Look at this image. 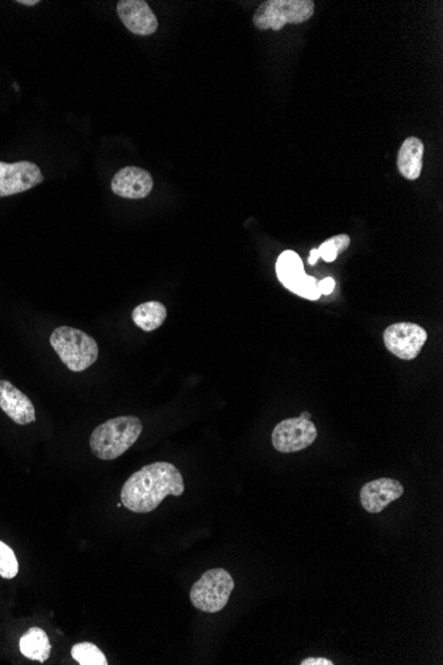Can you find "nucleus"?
I'll return each mask as SVG.
<instances>
[{"instance_id":"f3484780","label":"nucleus","mask_w":443,"mask_h":665,"mask_svg":"<svg viewBox=\"0 0 443 665\" xmlns=\"http://www.w3.org/2000/svg\"><path fill=\"white\" fill-rule=\"evenodd\" d=\"M72 658L81 665H106V655L92 643H79L72 648Z\"/></svg>"},{"instance_id":"4468645a","label":"nucleus","mask_w":443,"mask_h":665,"mask_svg":"<svg viewBox=\"0 0 443 665\" xmlns=\"http://www.w3.org/2000/svg\"><path fill=\"white\" fill-rule=\"evenodd\" d=\"M423 153H425L423 142L417 137H409L401 145L400 152H398L397 166L401 175L406 180L414 181L420 177L421 173H422Z\"/></svg>"},{"instance_id":"4be33fe9","label":"nucleus","mask_w":443,"mask_h":665,"mask_svg":"<svg viewBox=\"0 0 443 665\" xmlns=\"http://www.w3.org/2000/svg\"><path fill=\"white\" fill-rule=\"evenodd\" d=\"M319 258H320V254H319V250L313 249L312 252H311L310 260H308V263H310L311 266H315L316 263H318Z\"/></svg>"},{"instance_id":"1a4fd4ad","label":"nucleus","mask_w":443,"mask_h":665,"mask_svg":"<svg viewBox=\"0 0 443 665\" xmlns=\"http://www.w3.org/2000/svg\"><path fill=\"white\" fill-rule=\"evenodd\" d=\"M44 181L40 167L34 162L19 161L13 164L0 161V197L23 193Z\"/></svg>"},{"instance_id":"9b49d317","label":"nucleus","mask_w":443,"mask_h":665,"mask_svg":"<svg viewBox=\"0 0 443 665\" xmlns=\"http://www.w3.org/2000/svg\"><path fill=\"white\" fill-rule=\"evenodd\" d=\"M117 13L124 26L139 37L153 35L158 29V21L144 0H121L117 3Z\"/></svg>"},{"instance_id":"6e6552de","label":"nucleus","mask_w":443,"mask_h":665,"mask_svg":"<svg viewBox=\"0 0 443 665\" xmlns=\"http://www.w3.org/2000/svg\"><path fill=\"white\" fill-rule=\"evenodd\" d=\"M428 340V332L415 323H396L384 332L385 347L398 359L414 360Z\"/></svg>"},{"instance_id":"f03ea898","label":"nucleus","mask_w":443,"mask_h":665,"mask_svg":"<svg viewBox=\"0 0 443 665\" xmlns=\"http://www.w3.org/2000/svg\"><path fill=\"white\" fill-rule=\"evenodd\" d=\"M141 420L136 416H121L108 420L92 431L90 450L96 457L112 461L131 449L141 436Z\"/></svg>"},{"instance_id":"f257e3e1","label":"nucleus","mask_w":443,"mask_h":665,"mask_svg":"<svg viewBox=\"0 0 443 665\" xmlns=\"http://www.w3.org/2000/svg\"><path fill=\"white\" fill-rule=\"evenodd\" d=\"M183 491L185 482L180 470L170 463H154L128 478L121 489V502L133 513H150L167 496L181 497Z\"/></svg>"},{"instance_id":"a211bd4d","label":"nucleus","mask_w":443,"mask_h":665,"mask_svg":"<svg viewBox=\"0 0 443 665\" xmlns=\"http://www.w3.org/2000/svg\"><path fill=\"white\" fill-rule=\"evenodd\" d=\"M351 244V236L346 234H340L332 236L328 241L324 242L320 247H319V254H320L321 260L326 262H335L336 258L345 252Z\"/></svg>"},{"instance_id":"aec40b11","label":"nucleus","mask_w":443,"mask_h":665,"mask_svg":"<svg viewBox=\"0 0 443 665\" xmlns=\"http://www.w3.org/2000/svg\"><path fill=\"white\" fill-rule=\"evenodd\" d=\"M335 280L328 277L319 282V290H320L321 295H331L333 290H335Z\"/></svg>"},{"instance_id":"423d86ee","label":"nucleus","mask_w":443,"mask_h":665,"mask_svg":"<svg viewBox=\"0 0 443 665\" xmlns=\"http://www.w3.org/2000/svg\"><path fill=\"white\" fill-rule=\"evenodd\" d=\"M277 275L282 285L308 301H319L321 296L316 277L305 274L302 260L295 252H282L277 262Z\"/></svg>"},{"instance_id":"dca6fc26","label":"nucleus","mask_w":443,"mask_h":665,"mask_svg":"<svg viewBox=\"0 0 443 665\" xmlns=\"http://www.w3.org/2000/svg\"><path fill=\"white\" fill-rule=\"evenodd\" d=\"M167 318V310L159 302H147L140 304L132 312L134 324L145 332L156 331Z\"/></svg>"},{"instance_id":"6ab92c4d","label":"nucleus","mask_w":443,"mask_h":665,"mask_svg":"<svg viewBox=\"0 0 443 665\" xmlns=\"http://www.w3.org/2000/svg\"><path fill=\"white\" fill-rule=\"evenodd\" d=\"M19 563L15 552L0 541V576L4 579H13L18 575Z\"/></svg>"},{"instance_id":"ddd939ff","label":"nucleus","mask_w":443,"mask_h":665,"mask_svg":"<svg viewBox=\"0 0 443 665\" xmlns=\"http://www.w3.org/2000/svg\"><path fill=\"white\" fill-rule=\"evenodd\" d=\"M0 409L18 425L37 422L32 401L10 381L0 380Z\"/></svg>"},{"instance_id":"b1692460","label":"nucleus","mask_w":443,"mask_h":665,"mask_svg":"<svg viewBox=\"0 0 443 665\" xmlns=\"http://www.w3.org/2000/svg\"><path fill=\"white\" fill-rule=\"evenodd\" d=\"M300 417H302V419L311 420V417H312V414H311L310 412H302V416Z\"/></svg>"},{"instance_id":"39448f33","label":"nucleus","mask_w":443,"mask_h":665,"mask_svg":"<svg viewBox=\"0 0 443 665\" xmlns=\"http://www.w3.org/2000/svg\"><path fill=\"white\" fill-rule=\"evenodd\" d=\"M233 576L225 568L206 571L200 581L195 582L190 591V601L195 609L209 614H216L227 606L234 591Z\"/></svg>"},{"instance_id":"412c9836","label":"nucleus","mask_w":443,"mask_h":665,"mask_svg":"<svg viewBox=\"0 0 443 665\" xmlns=\"http://www.w3.org/2000/svg\"><path fill=\"white\" fill-rule=\"evenodd\" d=\"M302 665H333L332 661H329V659L326 658H308L304 659V661L300 663Z\"/></svg>"},{"instance_id":"5701e85b","label":"nucleus","mask_w":443,"mask_h":665,"mask_svg":"<svg viewBox=\"0 0 443 665\" xmlns=\"http://www.w3.org/2000/svg\"><path fill=\"white\" fill-rule=\"evenodd\" d=\"M18 3L24 5H37L38 4V0H19Z\"/></svg>"},{"instance_id":"f8f14e48","label":"nucleus","mask_w":443,"mask_h":665,"mask_svg":"<svg viewBox=\"0 0 443 665\" xmlns=\"http://www.w3.org/2000/svg\"><path fill=\"white\" fill-rule=\"evenodd\" d=\"M153 185L150 173L137 166L123 167L112 180L113 193L128 200L147 198L153 191Z\"/></svg>"},{"instance_id":"9d476101","label":"nucleus","mask_w":443,"mask_h":665,"mask_svg":"<svg viewBox=\"0 0 443 665\" xmlns=\"http://www.w3.org/2000/svg\"><path fill=\"white\" fill-rule=\"evenodd\" d=\"M403 496V483L392 478H379L362 486L360 501L368 513L379 514Z\"/></svg>"},{"instance_id":"20e7f679","label":"nucleus","mask_w":443,"mask_h":665,"mask_svg":"<svg viewBox=\"0 0 443 665\" xmlns=\"http://www.w3.org/2000/svg\"><path fill=\"white\" fill-rule=\"evenodd\" d=\"M315 13L312 0H267L261 3L254 15L258 30L280 31L287 24L310 21Z\"/></svg>"},{"instance_id":"0eeeda50","label":"nucleus","mask_w":443,"mask_h":665,"mask_svg":"<svg viewBox=\"0 0 443 665\" xmlns=\"http://www.w3.org/2000/svg\"><path fill=\"white\" fill-rule=\"evenodd\" d=\"M318 430L311 420L295 417L280 422L272 431V445L280 453H295L311 447Z\"/></svg>"},{"instance_id":"7ed1b4c3","label":"nucleus","mask_w":443,"mask_h":665,"mask_svg":"<svg viewBox=\"0 0 443 665\" xmlns=\"http://www.w3.org/2000/svg\"><path fill=\"white\" fill-rule=\"evenodd\" d=\"M51 345L60 360L72 372H82L95 364L98 357V345L90 335L72 328L57 327L51 334Z\"/></svg>"},{"instance_id":"2eb2a0df","label":"nucleus","mask_w":443,"mask_h":665,"mask_svg":"<svg viewBox=\"0 0 443 665\" xmlns=\"http://www.w3.org/2000/svg\"><path fill=\"white\" fill-rule=\"evenodd\" d=\"M19 647H21V652L23 653V656H26L30 661H38V663L48 661L52 652L48 635L43 629L37 628V627L29 629L21 636Z\"/></svg>"}]
</instances>
